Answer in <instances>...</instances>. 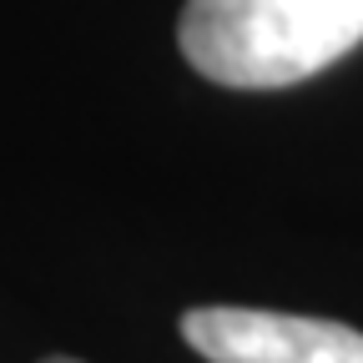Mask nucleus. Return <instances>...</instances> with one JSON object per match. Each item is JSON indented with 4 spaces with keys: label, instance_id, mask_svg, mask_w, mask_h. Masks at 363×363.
<instances>
[{
    "label": "nucleus",
    "instance_id": "f257e3e1",
    "mask_svg": "<svg viewBox=\"0 0 363 363\" xmlns=\"http://www.w3.org/2000/svg\"><path fill=\"white\" fill-rule=\"evenodd\" d=\"M182 56L217 86L278 91L343 61L363 40V0H187Z\"/></svg>",
    "mask_w": 363,
    "mask_h": 363
},
{
    "label": "nucleus",
    "instance_id": "7ed1b4c3",
    "mask_svg": "<svg viewBox=\"0 0 363 363\" xmlns=\"http://www.w3.org/2000/svg\"><path fill=\"white\" fill-rule=\"evenodd\" d=\"M45 363H81V358H45Z\"/></svg>",
    "mask_w": 363,
    "mask_h": 363
},
{
    "label": "nucleus",
    "instance_id": "f03ea898",
    "mask_svg": "<svg viewBox=\"0 0 363 363\" xmlns=\"http://www.w3.org/2000/svg\"><path fill=\"white\" fill-rule=\"evenodd\" d=\"M182 338L207 363H363V333L272 308H192Z\"/></svg>",
    "mask_w": 363,
    "mask_h": 363
}]
</instances>
